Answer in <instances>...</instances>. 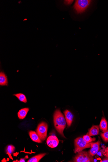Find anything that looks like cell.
I'll list each match as a JSON object with an SVG mask.
<instances>
[{
    "instance_id": "8992f818",
    "label": "cell",
    "mask_w": 108,
    "mask_h": 162,
    "mask_svg": "<svg viewBox=\"0 0 108 162\" xmlns=\"http://www.w3.org/2000/svg\"><path fill=\"white\" fill-rule=\"evenodd\" d=\"M59 141L58 138L55 135H51L47 140L48 146L51 148L56 147L58 145Z\"/></svg>"
},
{
    "instance_id": "ffe728a7",
    "label": "cell",
    "mask_w": 108,
    "mask_h": 162,
    "mask_svg": "<svg viewBox=\"0 0 108 162\" xmlns=\"http://www.w3.org/2000/svg\"><path fill=\"white\" fill-rule=\"evenodd\" d=\"M73 1H65V4L67 5H70L71 4Z\"/></svg>"
},
{
    "instance_id": "ac0fdd59",
    "label": "cell",
    "mask_w": 108,
    "mask_h": 162,
    "mask_svg": "<svg viewBox=\"0 0 108 162\" xmlns=\"http://www.w3.org/2000/svg\"><path fill=\"white\" fill-rule=\"evenodd\" d=\"M15 150V147L12 145H9L7 147L6 152L7 153H9L11 154H12Z\"/></svg>"
},
{
    "instance_id": "4fadbf2b",
    "label": "cell",
    "mask_w": 108,
    "mask_h": 162,
    "mask_svg": "<svg viewBox=\"0 0 108 162\" xmlns=\"http://www.w3.org/2000/svg\"><path fill=\"white\" fill-rule=\"evenodd\" d=\"M0 85L7 86L8 85V81L5 74L1 71L0 73Z\"/></svg>"
},
{
    "instance_id": "8fae6325",
    "label": "cell",
    "mask_w": 108,
    "mask_h": 162,
    "mask_svg": "<svg viewBox=\"0 0 108 162\" xmlns=\"http://www.w3.org/2000/svg\"><path fill=\"white\" fill-rule=\"evenodd\" d=\"M29 110V108H26L21 109L18 113V118L20 119H24Z\"/></svg>"
},
{
    "instance_id": "2e32d148",
    "label": "cell",
    "mask_w": 108,
    "mask_h": 162,
    "mask_svg": "<svg viewBox=\"0 0 108 162\" xmlns=\"http://www.w3.org/2000/svg\"><path fill=\"white\" fill-rule=\"evenodd\" d=\"M83 138L85 141L88 143L91 142L92 141H94L96 140L95 138H92L88 134L84 135Z\"/></svg>"
},
{
    "instance_id": "52a82bcc",
    "label": "cell",
    "mask_w": 108,
    "mask_h": 162,
    "mask_svg": "<svg viewBox=\"0 0 108 162\" xmlns=\"http://www.w3.org/2000/svg\"><path fill=\"white\" fill-rule=\"evenodd\" d=\"M91 145V149L88 152L90 155L92 157H93L97 154L100 149V142L98 141L95 143H90Z\"/></svg>"
},
{
    "instance_id": "277c9868",
    "label": "cell",
    "mask_w": 108,
    "mask_h": 162,
    "mask_svg": "<svg viewBox=\"0 0 108 162\" xmlns=\"http://www.w3.org/2000/svg\"><path fill=\"white\" fill-rule=\"evenodd\" d=\"M91 2L88 0H78L74 5V9L78 13H81L84 12Z\"/></svg>"
},
{
    "instance_id": "ba28073f",
    "label": "cell",
    "mask_w": 108,
    "mask_h": 162,
    "mask_svg": "<svg viewBox=\"0 0 108 162\" xmlns=\"http://www.w3.org/2000/svg\"><path fill=\"white\" fill-rule=\"evenodd\" d=\"M66 121L68 127L71 125L73 122L74 116L72 113L68 110L64 111Z\"/></svg>"
},
{
    "instance_id": "7a4b0ae2",
    "label": "cell",
    "mask_w": 108,
    "mask_h": 162,
    "mask_svg": "<svg viewBox=\"0 0 108 162\" xmlns=\"http://www.w3.org/2000/svg\"><path fill=\"white\" fill-rule=\"evenodd\" d=\"M74 145V152L75 153H79L85 149L90 148L91 147L90 143L85 141L83 138L81 137H78L75 139Z\"/></svg>"
},
{
    "instance_id": "44dd1931",
    "label": "cell",
    "mask_w": 108,
    "mask_h": 162,
    "mask_svg": "<svg viewBox=\"0 0 108 162\" xmlns=\"http://www.w3.org/2000/svg\"><path fill=\"white\" fill-rule=\"evenodd\" d=\"M101 162H108V158L106 157L101 161Z\"/></svg>"
},
{
    "instance_id": "e0dca14e",
    "label": "cell",
    "mask_w": 108,
    "mask_h": 162,
    "mask_svg": "<svg viewBox=\"0 0 108 162\" xmlns=\"http://www.w3.org/2000/svg\"><path fill=\"white\" fill-rule=\"evenodd\" d=\"M103 140L106 142H108V130L104 133H100Z\"/></svg>"
},
{
    "instance_id": "7402d4cb",
    "label": "cell",
    "mask_w": 108,
    "mask_h": 162,
    "mask_svg": "<svg viewBox=\"0 0 108 162\" xmlns=\"http://www.w3.org/2000/svg\"><path fill=\"white\" fill-rule=\"evenodd\" d=\"M26 158H23V159H21L20 161H18V162H25Z\"/></svg>"
},
{
    "instance_id": "6da1fadb",
    "label": "cell",
    "mask_w": 108,
    "mask_h": 162,
    "mask_svg": "<svg viewBox=\"0 0 108 162\" xmlns=\"http://www.w3.org/2000/svg\"><path fill=\"white\" fill-rule=\"evenodd\" d=\"M54 127L62 137L65 138L64 131L66 126V122L64 115L59 109H57L54 113Z\"/></svg>"
},
{
    "instance_id": "5b68a950",
    "label": "cell",
    "mask_w": 108,
    "mask_h": 162,
    "mask_svg": "<svg viewBox=\"0 0 108 162\" xmlns=\"http://www.w3.org/2000/svg\"><path fill=\"white\" fill-rule=\"evenodd\" d=\"M48 129V124L44 122H41L37 127L36 133L42 141L45 140L47 136Z\"/></svg>"
},
{
    "instance_id": "7c38bea8",
    "label": "cell",
    "mask_w": 108,
    "mask_h": 162,
    "mask_svg": "<svg viewBox=\"0 0 108 162\" xmlns=\"http://www.w3.org/2000/svg\"><path fill=\"white\" fill-rule=\"evenodd\" d=\"M99 128L103 133L105 132L108 130V125L105 118L103 117L100 122Z\"/></svg>"
},
{
    "instance_id": "d6986e66",
    "label": "cell",
    "mask_w": 108,
    "mask_h": 162,
    "mask_svg": "<svg viewBox=\"0 0 108 162\" xmlns=\"http://www.w3.org/2000/svg\"><path fill=\"white\" fill-rule=\"evenodd\" d=\"M103 154L104 156L108 158V147L103 150Z\"/></svg>"
},
{
    "instance_id": "9a60e30c",
    "label": "cell",
    "mask_w": 108,
    "mask_h": 162,
    "mask_svg": "<svg viewBox=\"0 0 108 162\" xmlns=\"http://www.w3.org/2000/svg\"><path fill=\"white\" fill-rule=\"evenodd\" d=\"M14 96H16L21 102L24 103L27 102V99L24 94L21 93L14 94Z\"/></svg>"
},
{
    "instance_id": "5bb4252c",
    "label": "cell",
    "mask_w": 108,
    "mask_h": 162,
    "mask_svg": "<svg viewBox=\"0 0 108 162\" xmlns=\"http://www.w3.org/2000/svg\"><path fill=\"white\" fill-rule=\"evenodd\" d=\"M46 153H42L33 157L30 159L28 162H38L42 159L46 155Z\"/></svg>"
},
{
    "instance_id": "30bf717a",
    "label": "cell",
    "mask_w": 108,
    "mask_h": 162,
    "mask_svg": "<svg viewBox=\"0 0 108 162\" xmlns=\"http://www.w3.org/2000/svg\"><path fill=\"white\" fill-rule=\"evenodd\" d=\"M29 134L30 137L33 141L38 143H42L41 139H40L38 134L35 131H29Z\"/></svg>"
},
{
    "instance_id": "3957f363",
    "label": "cell",
    "mask_w": 108,
    "mask_h": 162,
    "mask_svg": "<svg viewBox=\"0 0 108 162\" xmlns=\"http://www.w3.org/2000/svg\"><path fill=\"white\" fill-rule=\"evenodd\" d=\"M74 162H94L93 157L89 153L86 151H82L79 152L74 158Z\"/></svg>"
},
{
    "instance_id": "9c48e42d",
    "label": "cell",
    "mask_w": 108,
    "mask_h": 162,
    "mask_svg": "<svg viewBox=\"0 0 108 162\" xmlns=\"http://www.w3.org/2000/svg\"><path fill=\"white\" fill-rule=\"evenodd\" d=\"M99 126L98 125H94L88 131V134L90 136H94L98 135L99 133Z\"/></svg>"
}]
</instances>
